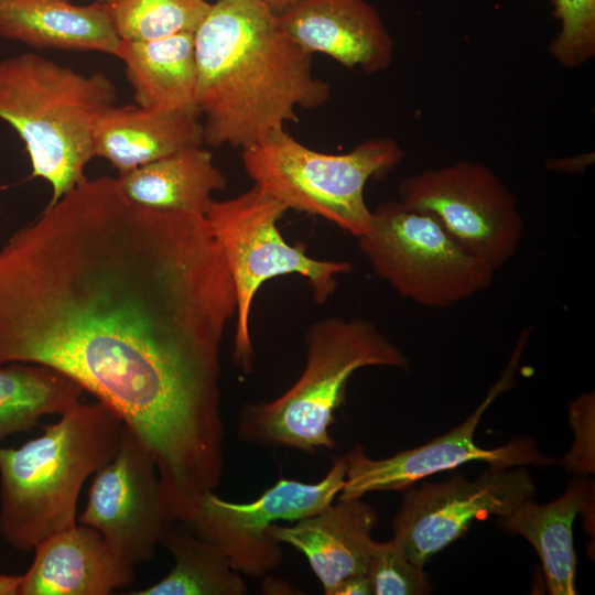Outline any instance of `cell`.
Instances as JSON below:
<instances>
[{
    "instance_id": "cell-24",
    "label": "cell",
    "mask_w": 595,
    "mask_h": 595,
    "mask_svg": "<svg viewBox=\"0 0 595 595\" xmlns=\"http://www.w3.org/2000/svg\"><path fill=\"white\" fill-rule=\"evenodd\" d=\"M212 3L208 0H111L107 2L120 40L145 42L195 33Z\"/></svg>"
},
{
    "instance_id": "cell-27",
    "label": "cell",
    "mask_w": 595,
    "mask_h": 595,
    "mask_svg": "<svg viewBox=\"0 0 595 595\" xmlns=\"http://www.w3.org/2000/svg\"><path fill=\"white\" fill-rule=\"evenodd\" d=\"M569 424L573 432L570 451L562 459L563 468L573 476L595 472V396L583 393L569 405Z\"/></svg>"
},
{
    "instance_id": "cell-13",
    "label": "cell",
    "mask_w": 595,
    "mask_h": 595,
    "mask_svg": "<svg viewBox=\"0 0 595 595\" xmlns=\"http://www.w3.org/2000/svg\"><path fill=\"white\" fill-rule=\"evenodd\" d=\"M174 521L152 454L125 425L115 456L95 473L77 522L99 531L122 561L136 566L155 556Z\"/></svg>"
},
{
    "instance_id": "cell-21",
    "label": "cell",
    "mask_w": 595,
    "mask_h": 595,
    "mask_svg": "<svg viewBox=\"0 0 595 595\" xmlns=\"http://www.w3.org/2000/svg\"><path fill=\"white\" fill-rule=\"evenodd\" d=\"M121 193L131 202L164 210L205 216L215 191L226 178L214 164L213 154L202 147L187 148L154 162L119 174Z\"/></svg>"
},
{
    "instance_id": "cell-22",
    "label": "cell",
    "mask_w": 595,
    "mask_h": 595,
    "mask_svg": "<svg viewBox=\"0 0 595 595\" xmlns=\"http://www.w3.org/2000/svg\"><path fill=\"white\" fill-rule=\"evenodd\" d=\"M160 545L174 559V566L158 583L132 595H244L242 574L215 543L198 537L186 523L172 522Z\"/></svg>"
},
{
    "instance_id": "cell-11",
    "label": "cell",
    "mask_w": 595,
    "mask_h": 595,
    "mask_svg": "<svg viewBox=\"0 0 595 595\" xmlns=\"http://www.w3.org/2000/svg\"><path fill=\"white\" fill-rule=\"evenodd\" d=\"M529 334V329L521 334L512 358L500 379L490 388L477 409L459 425L428 443L386 458L375 459L367 456L364 446L359 444L347 452L346 480L338 499L363 498L371 491L404 490L424 477L470 462L485 463L494 469L529 465L545 468L560 464L558 459L544 455L538 443L529 436L515 439L494 448L480 447L474 439L476 428L487 408L513 383L517 364Z\"/></svg>"
},
{
    "instance_id": "cell-7",
    "label": "cell",
    "mask_w": 595,
    "mask_h": 595,
    "mask_svg": "<svg viewBox=\"0 0 595 595\" xmlns=\"http://www.w3.org/2000/svg\"><path fill=\"white\" fill-rule=\"evenodd\" d=\"M288 208L259 185L225 199L213 201L205 217L221 250L237 300L232 358L244 372L253 366L249 318L260 286L279 275L304 278L317 303H325L337 289V278L351 271L348 261L310 257L304 245L284 240L278 221Z\"/></svg>"
},
{
    "instance_id": "cell-3",
    "label": "cell",
    "mask_w": 595,
    "mask_h": 595,
    "mask_svg": "<svg viewBox=\"0 0 595 595\" xmlns=\"http://www.w3.org/2000/svg\"><path fill=\"white\" fill-rule=\"evenodd\" d=\"M125 423L100 401H78L40 436L20 447L0 446V534L29 552L77 524L86 479L118 451Z\"/></svg>"
},
{
    "instance_id": "cell-1",
    "label": "cell",
    "mask_w": 595,
    "mask_h": 595,
    "mask_svg": "<svg viewBox=\"0 0 595 595\" xmlns=\"http://www.w3.org/2000/svg\"><path fill=\"white\" fill-rule=\"evenodd\" d=\"M235 286L205 216L85 177L0 249V365L76 381L147 445L163 488L224 470L220 345Z\"/></svg>"
},
{
    "instance_id": "cell-2",
    "label": "cell",
    "mask_w": 595,
    "mask_h": 595,
    "mask_svg": "<svg viewBox=\"0 0 595 595\" xmlns=\"http://www.w3.org/2000/svg\"><path fill=\"white\" fill-rule=\"evenodd\" d=\"M196 104L204 143L247 149L298 122L331 95L313 55L278 24L261 0H216L194 33Z\"/></svg>"
},
{
    "instance_id": "cell-28",
    "label": "cell",
    "mask_w": 595,
    "mask_h": 595,
    "mask_svg": "<svg viewBox=\"0 0 595 595\" xmlns=\"http://www.w3.org/2000/svg\"><path fill=\"white\" fill-rule=\"evenodd\" d=\"M334 595H374V589L367 574L360 573L343 580Z\"/></svg>"
},
{
    "instance_id": "cell-20",
    "label": "cell",
    "mask_w": 595,
    "mask_h": 595,
    "mask_svg": "<svg viewBox=\"0 0 595 595\" xmlns=\"http://www.w3.org/2000/svg\"><path fill=\"white\" fill-rule=\"evenodd\" d=\"M113 55L125 64L137 106L199 112L194 33L145 42L120 40Z\"/></svg>"
},
{
    "instance_id": "cell-23",
    "label": "cell",
    "mask_w": 595,
    "mask_h": 595,
    "mask_svg": "<svg viewBox=\"0 0 595 595\" xmlns=\"http://www.w3.org/2000/svg\"><path fill=\"white\" fill-rule=\"evenodd\" d=\"M84 389L65 374L41 364L0 365V446L8 436L34 428L50 414H63Z\"/></svg>"
},
{
    "instance_id": "cell-32",
    "label": "cell",
    "mask_w": 595,
    "mask_h": 595,
    "mask_svg": "<svg viewBox=\"0 0 595 595\" xmlns=\"http://www.w3.org/2000/svg\"><path fill=\"white\" fill-rule=\"evenodd\" d=\"M98 1L107 3V2H109L111 0H98Z\"/></svg>"
},
{
    "instance_id": "cell-16",
    "label": "cell",
    "mask_w": 595,
    "mask_h": 595,
    "mask_svg": "<svg viewBox=\"0 0 595 595\" xmlns=\"http://www.w3.org/2000/svg\"><path fill=\"white\" fill-rule=\"evenodd\" d=\"M378 515L361 498L338 499L291 526L272 524L269 536L302 552L324 594L334 595L346 577L366 573Z\"/></svg>"
},
{
    "instance_id": "cell-26",
    "label": "cell",
    "mask_w": 595,
    "mask_h": 595,
    "mask_svg": "<svg viewBox=\"0 0 595 595\" xmlns=\"http://www.w3.org/2000/svg\"><path fill=\"white\" fill-rule=\"evenodd\" d=\"M366 574L374 595H425L432 588L423 567L409 561L399 543L374 541Z\"/></svg>"
},
{
    "instance_id": "cell-4",
    "label": "cell",
    "mask_w": 595,
    "mask_h": 595,
    "mask_svg": "<svg viewBox=\"0 0 595 595\" xmlns=\"http://www.w3.org/2000/svg\"><path fill=\"white\" fill-rule=\"evenodd\" d=\"M116 99L104 73L85 75L33 53L0 60V119L24 142L30 178L51 185L46 207L86 177L94 119Z\"/></svg>"
},
{
    "instance_id": "cell-17",
    "label": "cell",
    "mask_w": 595,
    "mask_h": 595,
    "mask_svg": "<svg viewBox=\"0 0 595 595\" xmlns=\"http://www.w3.org/2000/svg\"><path fill=\"white\" fill-rule=\"evenodd\" d=\"M201 118L197 111L108 106L93 122L94 158L108 160L122 174L177 151L202 147Z\"/></svg>"
},
{
    "instance_id": "cell-14",
    "label": "cell",
    "mask_w": 595,
    "mask_h": 595,
    "mask_svg": "<svg viewBox=\"0 0 595 595\" xmlns=\"http://www.w3.org/2000/svg\"><path fill=\"white\" fill-rule=\"evenodd\" d=\"M277 19L281 30L312 55L325 54L367 74L391 64L393 39L367 0H301Z\"/></svg>"
},
{
    "instance_id": "cell-12",
    "label": "cell",
    "mask_w": 595,
    "mask_h": 595,
    "mask_svg": "<svg viewBox=\"0 0 595 595\" xmlns=\"http://www.w3.org/2000/svg\"><path fill=\"white\" fill-rule=\"evenodd\" d=\"M489 468L475 480L463 474L407 491L393 520V539L413 564L424 567L437 552L459 539L476 519L510 516L536 495L527 468Z\"/></svg>"
},
{
    "instance_id": "cell-29",
    "label": "cell",
    "mask_w": 595,
    "mask_h": 595,
    "mask_svg": "<svg viewBox=\"0 0 595 595\" xmlns=\"http://www.w3.org/2000/svg\"><path fill=\"white\" fill-rule=\"evenodd\" d=\"M21 575L0 574V595H20Z\"/></svg>"
},
{
    "instance_id": "cell-25",
    "label": "cell",
    "mask_w": 595,
    "mask_h": 595,
    "mask_svg": "<svg viewBox=\"0 0 595 595\" xmlns=\"http://www.w3.org/2000/svg\"><path fill=\"white\" fill-rule=\"evenodd\" d=\"M560 31L550 44L553 58L564 67H578L595 55V0H553Z\"/></svg>"
},
{
    "instance_id": "cell-8",
    "label": "cell",
    "mask_w": 595,
    "mask_h": 595,
    "mask_svg": "<svg viewBox=\"0 0 595 595\" xmlns=\"http://www.w3.org/2000/svg\"><path fill=\"white\" fill-rule=\"evenodd\" d=\"M358 242L377 277L424 307L451 306L494 280L495 271L462 250L434 217L399 199L372 209Z\"/></svg>"
},
{
    "instance_id": "cell-5",
    "label": "cell",
    "mask_w": 595,
    "mask_h": 595,
    "mask_svg": "<svg viewBox=\"0 0 595 595\" xmlns=\"http://www.w3.org/2000/svg\"><path fill=\"white\" fill-rule=\"evenodd\" d=\"M306 361L299 379L270 402L246 404L238 434L260 446L315 453L335 446L329 426L345 402L351 375L369 366L405 369L409 359L371 322L325 317L305 335Z\"/></svg>"
},
{
    "instance_id": "cell-19",
    "label": "cell",
    "mask_w": 595,
    "mask_h": 595,
    "mask_svg": "<svg viewBox=\"0 0 595 595\" xmlns=\"http://www.w3.org/2000/svg\"><path fill=\"white\" fill-rule=\"evenodd\" d=\"M592 490L594 482L587 476H573L555 500L539 504L532 498L498 518L504 531L522 536L534 548L551 595L577 594L573 523Z\"/></svg>"
},
{
    "instance_id": "cell-10",
    "label": "cell",
    "mask_w": 595,
    "mask_h": 595,
    "mask_svg": "<svg viewBox=\"0 0 595 595\" xmlns=\"http://www.w3.org/2000/svg\"><path fill=\"white\" fill-rule=\"evenodd\" d=\"M346 472L343 455L321 480L282 478L250 502L228 501L210 491L184 523L218 545L242 575L263 576L279 566L283 556L281 543L269 536L272 524L295 522L329 506L344 487Z\"/></svg>"
},
{
    "instance_id": "cell-30",
    "label": "cell",
    "mask_w": 595,
    "mask_h": 595,
    "mask_svg": "<svg viewBox=\"0 0 595 595\" xmlns=\"http://www.w3.org/2000/svg\"><path fill=\"white\" fill-rule=\"evenodd\" d=\"M269 10L275 14L280 15L284 13L285 11L293 8L296 3H299L301 0H261Z\"/></svg>"
},
{
    "instance_id": "cell-18",
    "label": "cell",
    "mask_w": 595,
    "mask_h": 595,
    "mask_svg": "<svg viewBox=\"0 0 595 595\" xmlns=\"http://www.w3.org/2000/svg\"><path fill=\"white\" fill-rule=\"evenodd\" d=\"M0 37L36 48L113 55L120 42L107 3L69 0H0Z\"/></svg>"
},
{
    "instance_id": "cell-6",
    "label": "cell",
    "mask_w": 595,
    "mask_h": 595,
    "mask_svg": "<svg viewBox=\"0 0 595 595\" xmlns=\"http://www.w3.org/2000/svg\"><path fill=\"white\" fill-rule=\"evenodd\" d=\"M253 181L288 209L321 216L358 238L370 227L372 210L364 191L403 159L391 138H371L343 154L312 150L285 129L242 150Z\"/></svg>"
},
{
    "instance_id": "cell-9",
    "label": "cell",
    "mask_w": 595,
    "mask_h": 595,
    "mask_svg": "<svg viewBox=\"0 0 595 595\" xmlns=\"http://www.w3.org/2000/svg\"><path fill=\"white\" fill-rule=\"evenodd\" d=\"M399 201L434 217L456 245L494 271L516 253L523 231L517 199L486 164L462 160L401 180Z\"/></svg>"
},
{
    "instance_id": "cell-31",
    "label": "cell",
    "mask_w": 595,
    "mask_h": 595,
    "mask_svg": "<svg viewBox=\"0 0 595 595\" xmlns=\"http://www.w3.org/2000/svg\"><path fill=\"white\" fill-rule=\"evenodd\" d=\"M7 188H8L7 185H0V192H1V191H4V190H7Z\"/></svg>"
},
{
    "instance_id": "cell-15",
    "label": "cell",
    "mask_w": 595,
    "mask_h": 595,
    "mask_svg": "<svg viewBox=\"0 0 595 595\" xmlns=\"http://www.w3.org/2000/svg\"><path fill=\"white\" fill-rule=\"evenodd\" d=\"M20 595H108L134 581L101 533L86 524L57 532L35 548Z\"/></svg>"
}]
</instances>
